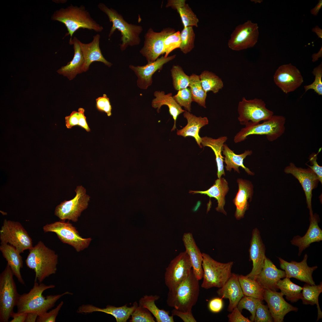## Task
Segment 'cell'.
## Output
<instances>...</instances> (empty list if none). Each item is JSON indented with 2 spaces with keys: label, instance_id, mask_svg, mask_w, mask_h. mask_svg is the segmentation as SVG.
I'll use <instances>...</instances> for the list:
<instances>
[{
  "label": "cell",
  "instance_id": "obj_1",
  "mask_svg": "<svg viewBox=\"0 0 322 322\" xmlns=\"http://www.w3.org/2000/svg\"><path fill=\"white\" fill-rule=\"evenodd\" d=\"M55 287L54 285H46L42 283L34 281L33 287L28 293L19 294L16 306L17 312L18 313L33 312L38 316L41 315L54 306L55 303L64 295H72L69 292L61 294L43 295V292L46 290Z\"/></svg>",
  "mask_w": 322,
  "mask_h": 322
},
{
  "label": "cell",
  "instance_id": "obj_2",
  "mask_svg": "<svg viewBox=\"0 0 322 322\" xmlns=\"http://www.w3.org/2000/svg\"><path fill=\"white\" fill-rule=\"evenodd\" d=\"M51 18L64 24L68 31L65 36L70 35L69 41H72L74 33L80 28L97 32H100L103 30V27L92 17L83 5L78 7L71 4L66 8H61L55 11Z\"/></svg>",
  "mask_w": 322,
  "mask_h": 322
},
{
  "label": "cell",
  "instance_id": "obj_3",
  "mask_svg": "<svg viewBox=\"0 0 322 322\" xmlns=\"http://www.w3.org/2000/svg\"><path fill=\"white\" fill-rule=\"evenodd\" d=\"M58 257L55 252L41 241L29 250L25 262L27 266L35 272L34 281L42 283L46 278L56 273Z\"/></svg>",
  "mask_w": 322,
  "mask_h": 322
},
{
  "label": "cell",
  "instance_id": "obj_4",
  "mask_svg": "<svg viewBox=\"0 0 322 322\" xmlns=\"http://www.w3.org/2000/svg\"><path fill=\"white\" fill-rule=\"evenodd\" d=\"M199 281L192 270L188 277L177 287L168 290L166 300L167 305L182 312L192 311L199 298Z\"/></svg>",
  "mask_w": 322,
  "mask_h": 322
},
{
  "label": "cell",
  "instance_id": "obj_5",
  "mask_svg": "<svg viewBox=\"0 0 322 322\" xmlns=\"http://www.w3.org/2000/svg\"><path fill=\"white\" fill-rule=\"evenodd\" d=\"M98 7L108 16L112 23L109 37H110L115 31L117 30L121 33L120 49L123 51L129 46L139 45L141 41L140 35L143 30L142 27L137 25L129 24L122 16L114 9L109 8L104 4L100 3Z\"/></svg>",
  "mask_w": 322,
  "mask_h": 322
},
{
  "label": "cell",
  "instance_id": "obj_6",
  "mask_svg": "<svg viewBox=\"0 0 322 322\" xmlns=\"http://www.w3.org/2000/svg\"><path fill=\"white\" fill-rule=\"evenodd\" d=\"M202 256L203 280L201 287L205 289L222 287L232 275L231 270L233 262H220L205 253H202Z\"/></svg>",
  "mask_w": 322,
  "mask_h": 322
},
{
  "label": "cell",
  "instance_id": "obj_7",
  "mask_svg": "<svg viewBox=\"0 0 322 322\" xmlns=\"http://www.w3.org/2000/svg\"><path fill=\"white\" fill-rule=\"evenodd\" d=\"M285 117L282 116L273 115L261 123L242 128L235 136L236 143L242 142L252 135H265L268 140L273 141L280 137L285 131Z\"/></svg>",
  "mask_w": 322,
  "mask_h": 322
},
{
  "label": "cell",
  "instance_id": "obj_8",
  "mask_svg": "<svg viewBox=\"0 0 322 322\" xmlns=\"http://www.w3.org/2000/svg\"><path fill=\"white\" fill-rule=\"evenodd\" d=\"M14 274L7 264L0 274V322H7L14 312L19 295Z\"/></svg>",
  "mask_w": 322,
  "mask_h": 322
},
{
  "label": "cell",
  "instance_id": "obj_9",
  "mask_svg": "<svg viewBox=\"0 0 322 322\" xmlns=\"http://www.w3.org/2000/svg\"><path fill=\"white\" fill-rule=\"evenodd\" d=\"M238 120L241 124L248 126L259 123L273 115V111L267 109L261 99L255 98L247 100L244 97L239 102Z\"/></svg>",
  "mask_w": 322,
  "mask_h": 322
},
{
  "label": "cell",
  "instance_id": "obj_10",
  "mask_svg": "<svg viewBox=\"0 0 322 322\" xmlns=\"http://www.w3.org/2000/svg\"><path fill=\"white\" fill-rule=\"evenodd\" d=\"M1 244H8L20 253L33 247L32 239L20 222L4 220L0 230Z\"/></svg>",
  "mask_w": 322,
  "mask_h": 322
},
{
  "label": "cell",
  "instance_id": "obj_11",
  "mask_svg": "<svg viewBox=\"0 0 322 322\" xmlns=\"http://www.w3.org/2000/svg\"><path fill=\"white\" fill-rule=\"evenodd\" d=\"M43 229L45 233H55L62 242L72 246L78 252L87 248L92 240L91 238H83L76 227L69 221L65 222V220L47 224Z\"/></svg>",
  "mask_w": 322,
  "mask_h": 322
},
{
  "label": "cell",
  "instance_id": "obj_12",
  "mask_svg": "<svg viewBox=\"0 0 322 322\" xmlns=\"http://www.w3.org/2000/svg\"><path fill=\"white\" fill-rule=\"evenodd\" d=\"M76 195L72 199L65 200L56 206L55 214L61 220H71L76 222L81 212L88 207L90 196L82 186L77 187Z\"/></svg>",
  "mask_w": 322,
  "mask_h": 322
},
{
  "label": "cell",
  "instance_id": "obj_13",
  "mask_svg": "<svg viewBox=\"0 0 322 322\" xmlns=\"http://www.w3.org/2000/svg\"><path fill=\"white\" fill-rule=\"evenodd\" d=\"M192 270L191 262L186 252L180 253L166 269L165 282L168 290L177 287L188 277Z\"/></svg>",
  "mask_w": 322,
  "mask_h": 322
},
{
  "label": "cell",
  "instance_id": "obj_14",
  "mask_svg": "<svg viewBox=\"0 0 322 322\" xmlns=\"http://www.w3.org/2000/svg\"><path fill=\"white\" fill-rule=\"evenodd\" d=\"M257 24L248 20L237 26L228 42L232 50L239 51L253 47L257 42L259 32Z\"/></svg>",
  "mask_w": 322,
  "mask_h": 322
},
{
  "label": "cell",
  "instance_id": "obj_15",
  "mask_svg": "<svg viewBox=\"0 0 322 322\" xmlns=\"http://www.w3.org/2000/svg\"><path fill=\"white\" fill-rule=\"evenodd\" d=\"M175 32L172 28L168 27L161 32H154L150 28L145 33L144 45L140 51L145 57L148 63L155 61L161 55L164 53V41L168 35Z\"/></svg>",
  "mask_w": 322,
  "mask_h": 322
},
{
  "label": "cell",
  "instance_id": "obj_16",
  "mask_svg": "<svg viewBox=\"0 0 322 322\" xmlns=\"http://www.w3.org/2000/svg\"><path fill=\"white\" fill-rule=\"evenodd\" d=\"M284 172L292 174L301 184L305 195L309 217H312L313 215L312 205V191L316 188L319 181L316 174L309 168L298 167L292 162H290L285 168Z\"/></svg>",
  "mask_w": 322,
  "mask_h": 322
},
{
  "label": "cell",
  "instance_id": "obj_17",
  "mask_svg": "<svg viewBox=\"0 0 322 322\" xmlns=\"http://www.w3.org/2000/svg\"><path fill=\"white\" fill-rule=\"evenodd\" d=\"M273 80L276 85L286 94L295 91L304 81L300 71L291 63L279 66L274 75Z\"/></svg>",
  "mask_w": 322,
  "mask_h": 322
},
{
  "label": "cell",
  "instance_id": "obj_18",
  "mask_svg": "<svg viewBox=\"0 0 322 322\" xmlns=\"http://www.w3.org/2000/svg\"><path fill=\"white\" fill-rule=\"evenodd\" d=\"M308 257L307 254H305L303 260L300 262L294 261L289 262L281 257L278 258L280 267L285 272L286 277L294 278L311 285H315L312 274L318 267L317 266H309L307 264Z\"/></svg>",
  "mask_w": 322,
  "mask_h": 322
},
{
  "label": "cell",
  "instance_id": "obj_19",
  "mask_svg": "<svg viewBox=\"0 0 322 322\" xmlns=\"http://www.w3.org/2000/svg\"><path fill=\"white\" fill-rule=\"evenodd\" d=\"M265 250V246L262 239L260 232L256 227L252 232L249 249L250 259L252 261L253 268L251 272L246 275V277L255 279L261 271L266 257Z\"/></svg>",
  "mask_w": 322,
  "mask_h": 322
},
{
  "label": "cell",
  "instance_id": "obj_20",
  "mask_svg": "<svg viewBox=\"0 0 322 322\" xmlns=\"http://www.w3.org/2000/svg\"><path fill=\"white\" fill-rule=\"evenodd\" d=\"M280 292L264 290V297L275 322H283L285 315L291 311L297 312L298 308L287 302Z\"/></svg>",
  "mask_w": 322,
  "mask_h": 322
},
{
  "label": "cell",
  "instance_id": "obj_21",
  "mask_svg": "<svg viewBox=\"0 0 322 322\" xmlns=\"http://www.w3.org/2000/svg\"><path fill=\"white\" fill-rule=\"evenodd\" d=\"M176 56L175 55L167 57L162 56L155 61L148 63L143 66L129 65V68L138 77L137 82L138 86L142 89H146L152 83L153 74L158 70L162 69L164 64L174 59Z\"/></svg>",
  "mask_w": 322,
  "mask_h": 322
},
{
  "label": "cell",
  "instance_id": "obj_22",
  "mask_svg": "<svg viewBox=\"0 0 322 322\" xmlns=\"http://www.w3.org/2000/svg\"><path fill=\"white\" fill-rule=\"evenodd\" d=\"M310 224L305 234L303 236L297 235L290 241L291 244L298 247V255L300 256L303 251L309 247L312 243L322 240V230L318 225L320 219L316 213L309 218Z\"/></svg>",
  "mask_w": 322,
  "mask_h": 322
},
{
  "label": "cell",
  "instance_id": "obj_23",
  "mask_svg": "<svg viewBox=\"0 0 322 322\" xmlns=\"http://www.w3.org/2000/svg\"><path fill=\"white\" fill-rule=\"evenodd\" d=\"M286 277L284 271L278 269L272 261L266 257L262 270L255 280L264 290L277 291L278 281Z\"/></svg>",
  "mask_w": 322,
  "mask_h": 322
},
{
  "label": "cell",
  "instance_id": "obj_24",
  "mask_svg": "<svg viewBox=\"0 0 322 322\" xmlns=\"http://www.w3.org/2000/svg\"><path fill=\"white\" fill-rule=\"evenodd\" d=\"M127 305L126 304L118 307L108 305L106 308H101L91 304H83L78 307L77 312L85 314L95 312H103L114 317L117 322H126L138 304L135 301L131 307H128Z\"/></svg>",
  "mask_w": 322,
  "mask_h": 322
},
{
  "label": "cell",
  "instance_id": "obj_25",
  "mask_svg": "<svg viewBox=\"0 0 322 322\" xmlns=\"http://www.w3.org/2000/svg\"><path fill=\"white\" fill-rule=\"evenodd\" d=\"M182 240L185 251L190 258L193 273L196 278L200 280L202 278L203 275L202 253L197 245L192 233H185Z\"/></svg>",
  "mask_w": 322,
  "mask_h": 322
},
{
  "label": "cell",
  "instance_id": "obj_26",
  "mask_svg": "<svg viewBox=\"0 0 322 322\" xmlns=\"http://www.w3.org/2000/svg\"><path fill=\"white\" fill-rule=\"evenodd\" d=\"M218 296L229 300L227 310L231 312L237 306L240 299L244 296L239 280L238 275L233 273L224 285L217 291Z\"/></svg>",
  "mask_w": 322,
  "mask_h": 322
},
{
  "label": "cell",
  "instance_id": "obj_27",
  "mask_svg": "<svg viewBox=\"0 0 322 322\" xmlns=\"http://www.w3.org/2000/svg\"><path fill=\"white\" fill-rule=\"evenodd\" d=\"M80 41L74 37L69 44L73 45L74 54L72 59L66 65L62 66L57 71L60 74L67 77L70 80L74 78L77 75L83 72L84 64V56L80 45Z\"/></svg>",
  "mask_w": 322,
  "mask_h": 322
},
{
  "label": "cell",
  "instance_id": "obj_28",
  "mask_svg": "<svg viewBox=\"0 0 322 322\" xmlns=\"http://www.w3.org/2000/svg\"><path fill=\"white\" fill-rule=\"evenodd\" d=\"M239 190L233 200L236 207L235 216L236 219L239 220L243 218L246 211L249 207L248 200L251 201L253 194V186L251 182L248 180L242 179L237 180Z\"/></svg>",
  "mask_w": 322,
  "mask_h": 322
},
{
  "label": "cell",
  "instance_id": "obj_29",
  "mask_svg": "<svg viewBox=\"0 0 322 322\" xmlns=\"http://www.w3.org/2000/svg\"><path fill=\"white\" fill-rule=\"evenodd\" d=\"M100 38V35L97 34L93 36L92 41L89 43H84L80 41L84 59L83 72L87 71L90 64L95 61L102 62L109 67L112 66V63L106 60L102 55L99 46Z\"/></svg>",
  "mask_w": 322,
  "mask_h": 322
},
{
  "label": "cell",
  "instance_id": "obj_30",
  "mask_svg": "<svg viewBox=\"0 0 322 322\" xmlns=\"http://www.w3.org/2000/svg\"><path fill=\"white\" fill-rule=\"evenodd\" d=\"M183 116L187 120V124L182 129L177 130V135L185 138L193 137L199 147L202 148V137L199 135V131L202 127L208 124V118L206 117H197L186 111L184 112Z\"/></svg>",
  "mask_w": 322,
  "mask_h": 322
},
{
  "label": "cell",
  "instance_id": "obj_31",
  "mask_svg": "<svg viewBox=\"0 0 322 322\" xmlns=\"http://www.w3.org/2000/svg\"><path fill=\"white\" fill-rule=\"evenodd\" d=\"M154 95L155 98L152 102V107L157 109V112L159 113L162 106L165 105L168 106L169 113L174 121L171 131H174L177 128L176 121L178 116L186 111L183 110L177 103L171 93L165 94L163 91H156L154 93Z\"/></svg>",
  "mask_w": 322,
  "mask_h": 322
},
{
  "label": "cell",
  "instance_id": "obj_32",
  "mask_svg": "<svg viewBox=\"0 0 322 322\" xmlns=\"http://www.w3.org/2000/svg\"><path fill=\"white\" fill-rule=\"evenodd\" d=\"M229 189L227 181L224 178L221 177L217 179L213 185L207 190L190 191L189 193L205 194L210 198H215L218 203L216 210L226 215L227 213L224 209V206L225 203V196Z\"/></svg>",
  "mask_w": 322,
  "mask_h": 322
},
{
  "label": "cell",
  "instance_id": "obj_33",
  "mask_svg": "<svg viewBox=\"0 0 322 322\" xmlns=\"http://www.w3.org/2000/svg\"><path fill=\"white\" fill-rule=\"evenodd\" d=\"M0 250L14 275L20 283L25 285L20 271L23 267V260L20 253L15 247L8 244H1Z\"/></svg>",
  "mask_w": 322,
  "mask_h": 322
},
{
  "label": "cell",
  "instance_id": "obj_34",
  "mask_svg": "<svg viewBox=\"0 0 322 322\" xmlns=\"http://www.w3.org/2000/svg\"><path fill=\"white\" fill-rule=\"evenodd\" d=\"M251 150H245L242 154H237L234 153L226 144L225 143L223 147L222 154L225 156L224 162L226 164L225 168L227 171H230L232 169L238 173H240L239 167L243 168L245 171L249 174L254 175L250 169L246 167L243 164V160L246 157L252 154Z\"/></svg>",
  "mask_w": 322,
  "mask_h": 322
},
{
  "label": "cell",
  "instance_id": "obj_35",
  "mask_svg": "<svg viewBox=\"0 0 322 322\" xmlns=\"http://www.w3.org/2000/svg\"><path fill=\"white\" fill-rule=\"evenodd\" d=\"M227 139V138L226 136H221L217 139L206 136L202 137L201 144L202 147L208 146L210 148L215 154L218 178L221 177L222 175H225L223 165L224 157L222 156V152L224 144Z\"/></svg>",
  "mask_w": 322,
  "mask_h": 322
},
{
  "label": "cell",
  "instance_id": "obj_36",
  "mask_svg": "<svg viewBox=\"0 0 322 322\" xmlns=\"http://www.w3.org/2000/svg\"><path fill=\"white\" fill-rule=\"evenodd\" d=\"M185 0H168L166 7H171L179 14L184 26L198 27L199 19Z\"/></svg>",
  "mask_w": 322,
  "mask_h": 322
},
{
  "label": "cell",
  "instance_id": "obj_37",
  "mask_svg": "<svg viewBox=\"0 0 322 322\" xmlns=\"http://www.w3.org/2000/svg\"><path fill=\"white\" fill-rule=\"evenodd\" d=\"M157 295L143 296L139 300V305L146 308L155 317L157 322H174L173 315H170L169 312L160 309L157 306L155 301L160 298Z\"/></svg>",
  "mask_w": 322,
  "mask_h": 322
},
{
  "label": "cell",
  "instance_id": "obj_38",
  "mask_svg": "<svg viewBox=\"0 0 322 322\" xmlns=\"http://www.w3.org/2000/svg\"><path fill=\"white\" fill-rule=\"evenodd\" d=\"M301 299L304 304L316 305L318 309L317 321L322 318V312L320 307L318 297L322 292V282L317 285H311L306 284L302 287Z\"/></svg>",
  "mask_w": 322,
  "mask_h": 322
},
{
  "label": "cell",
  "instance_id": "obj_39",
  "mask_svg": "<svg viewBox=\"0 0 322 322\" xmlns=\"http://www.w3.org/2000/svg\"><path fill=\"white\" fill-rule=\"evenodd\" d=\"M239 280L244 296L264 300V289L255 280L243 275H238Z\"/></svg>",
  "mask_w": 322,
  "mask_h": 322
},
{
  "label": "cell",
  "instance_id": "obj_40",
  "mask_svg": "<svg viewBox=\"0 0 322 322\" xmlns=\"http://www.w3.org/2000/svg\"><path fill=\"white\" fill-rule=\"evenodd\" d=\"M277 286L287 299L291 302H296L301 299L303 287L293 283L290 278L285 277L283 280H279Z\"/></svg>",
  "mask_w": 322,
  "mask_h": 322
},
{
  "label": "cell",
  "instance_id": "obj_41",
  "mask_svg": "<svg viewBox=\"0 0 322 322\" xmlns=\"http://www.w3.org/2000/svg\"><path fill=\"white\" fill-rule=\"evenodd\" d=\"M199 76L202 86L206 93L211 91L216 94L223 87L221 78L212 72L205 70Z\"/></svg>",
  "mask_w": 322,
  "mask_h": 322
},
{
  "label": "cell",
  "instance_id": "obj_42",
  "mask_svg": "<svg viewBox=\"0 0 322 322\" xmlns=\"http://www.w3.org/2000/svg\"><path fill=\"white\" fill-rule=\"evenodd\" d=\"M190 78L189 86L191 92L193 101L195 102L200 106L206 108L207 93L202 88L199 76L193 74L190 76Z\"/></svg>",
  "mask_w": 322,
  "mask_h": 322
},
{
  "label": "cell",
  "instance_id": "obj_43",
  "mask_svg": "<svg viewBox=\"0 0 322 322\" xmlns=\"http://www.w3.org/2000/svg\"><path fill=\"white\" fill-rule=\"evenodd\" d=\"M173 83L174 89L177 91L189 86L190 76L187 75L179 65L173 66L171 70Z\"/></svg>",
  "mask_w": 322,
  "mask_h": 322
},
{
  "label": "cell",
  "instance_id": "obj_44",
  "mask_svg": "<svg viewBox=\"0 0 322 322\" xmlns=\"http://www.w3.org/2000/svg\"><path fill=\"white\" fill-rule=\"evenodd\" d=\"M195 37L193 27H184L181 32V43L179 48L183 53L187 54L193 48Z\"/></svg>",
  "mask_w": 322,
  "mask_h": 322
},
{
  "label": "cell",
  "instance_id": "obj_45",
  "mask_svg": "<svg viewBox=\"0 0 322 322\" xmlns=\"http://www.w3.org/2000/svg\"><path fill=\"white\" fill-rule=\"evenodd\" d=\"M262 301L253 297L244 296L240 300L237 305V307L241 312L243 309H246L250 313V320L254 321L256 312L258 305Z\"/></svg>",
  "mask_w": 322,
  "mask_h": 322
},
{
  "label": "cell",
  "instance_id": "obj_46",
  "mask_svg": "<svg viewBox=\"0 0 322 322\" xmlns=\"http://www.w3.org/2000/svg\"><path fill=\"white\" fill-rule=\"evenodd\" d=\"M173 97L180 107H183L187 111L191 112V103L193 100L190 88H186L178 91L177 94Z\"/></svg>",
  "mask_w": 322,
  "mask_h": 322
},
{
  "label": "cell",
  "instance_id": "obj_47",
  "mask_svg": "<svg viewBox=\"0 0 322 322\" xmlns=\"http://www.w3.org/2000/svg\"><path fill=\"white\" fill-rule=\"evenodd\" d=\"M130 322H155L154 317L146 308L138 305L131 314Z\"/></svg>",
  "mask_w": 322,
  "mask_h": 322
},
{
  "label": "cell",
  "instance_id": "obj_48",
  "mask_svg": "<svg viewBox=\"0 0 322 322\" xmlns=\"http://www.w3.org/2000/svg\"><path fill=\"white\" fill-rule=\"evenodd\" d=\"M181 32L179 31L168 36L164 41V49L165 57L174 50L180 48L181 41Z\"/></svg>",
  "mask_w": 322,
  "mask_h": 322
},
{
  "label": "cell",
  "instance_id": "obj_49",
  "mask_svg": "<svg viewBox=\"0 0 322 322\" xmlns=\"http://www.w3.org/2000/svg\"><path fill=\"white\" fill-rule=\"evenodd\" d=\"M315 76L314 81L311 84L304 86L306 92L308 90L311 89L314 90L318 95H322V63L321 62L319 65L315 67L312 72Z\"/></svg>",
  "mask_w": 322,
  "mask_h": 322
},
{
  "label": "cell",
  "instance_id": "obj_50",
  "mask_svg": "<svg viewBox=\"0 0 322 322\" xmlns=\"http://www.w3.org/2000/svg\"><path fill=\"white\" fill-rule=\"evenodd\" d=\"M255 322H272L273 318L267 306L260 303L258 306L254 320Z\"/></svg>",
  "mask_w": 322,
  "mask_h": 322
},
{
  "label": "cell",
  "instance_id": "obj_51",
  "mask_svg": "<svg viewBox=\"0 0 322 322\" xmlns=\"http://www.w3.org/2000/svg\"><path fill=\"white\" fill-rule=\"evenodd\" d=\"M62 301L54 309L49 312L39 315L37 319V322H55L59 311L64 304Z\"/></svg>",
  "mask_w": 322,
  "mask_h": 322
},
{
  "label": "cell",
  "instance_id": "obj_52",
  "mask_svg": "<svg viewBox=\"0 0 322 322\" xmlns=\"http://www.w3.org/2000/svg\"><path fill=\"white\" fill-rule=\"evenodd\" d=\"M97 109L101 112H105L108 116L112 115V106L109 99L106 95L104 94L102 97H99L96 99Z\"/></svg>",
  "mask_w": 322,
  "mask_h": 322
},
{
  "label": "cell",
  "instance_id": "obj_53",
  "mask_svg": "<svg viewBox=\"0 0 322 322\" xmlns=\"http://www.w3.org/2000/svg\"><path fill=\"white\" fill-rule=\"evenodd\" d=\"M321 148L318 150L317 153H312L309 157V161L312 165H311L306 164L309 168L311 169L316 174L318 180L321 183H322V167L320 166L317 162V155L321 151Z\"/></svg>",
  "mask_w": 322,
  "mask_h": 322
},
{
  "label": "cell",
  "instance_id": "obj_54",
  "mask_svg": "<svg viewBox=\"0 0 322 322\" xmlns=\"http://www.w3.org/2000/svg\"><path fill=\"white\" fill-rule=\"evenodd\" d=\"M231 313L227 316L230 322H252L247 318L244 317L241 313L237 307L232 310Z\"/></svg>",
  "mask_w": 322,
  "mask_h": 322
},
{
  "label": "cell",
  "instance_id": "obj_55",
  "mask_svg": "<svg viewBox=\"0 0 322 322\" xmlns=\"http://www.w3.org/2000/svg\"><path fill=\"white\" fill-rule=\"evenodd\" d=\"M171 313L172 315L179 317L184 322H197L192 313V311L184 312L174 309L171 311Z\"/></svg>",
  "mask_w": 322,
  "mask_h": 322
},
{
  "label": "cell",
  "instance_id": "obj_56",
  "mask_svg": "<svg viewBox=\"0 0 322 322\" xmlns=\"http://www.w3.org/2000/svg\"><path fill=\"white\" fill-rule=\"evenodd\" d=\"M222 298H216L211 300L209 302L208 307L210 310L213 313H217L222 309L223 307Z\"/></svg>",
  "mask_w": 322,
  "mask_h": 322
},
{
  "label": "cell",
  "instance_id": "obj_57",
  "mask_svg": "<svg viewBox=\"0 0 322 322\" xmlns=\"http://www.w3.org/2000/svg\"><path fill=\"white\" fill-rule=\"evenodd\" d=\"M79 113L78 112L73 111L68 116L65 117L66 126L69 129L78 125L79 123Z\"/></svg>",
  "mask_w": 322,
  "mask_h": 322
},
{
  "label": "cell",
  "instance_id": "obj_58",
  "mask_svg": "<svg viewBox=\"0 0 322 322\" xmlns=\"http://www.w3.org/2000/svg\"><path fill=\"white\" fill-rule=\"evenodd\" d=\"M79 113V120L78 126L85 129L87 132H89L90 129L86 121V118L84 115L85 110L84 109L80 108L78 109Z\"/></svg>",
  "mask_w": 322,
  "mask_h": 322
},
{
  "label": "cell",
  "instance_id": "obj_59",
  "mask_svg": "<svg viewBox=\"0 0 322 322\" xmlns=\"http://www.w3.org/2000/svg\"><path fill=\"white\" fill-rule=\"evenodd\" d=\"M27 313H18L13 312L11 317L13 319L10 322H24L26 320Z\"/></svg>",
  "mask_w": 322,
  "mask_h": 322
},
{
  "label": "cell",
  "instance_id": "obj_60",
  "mask_svg": "<svg viewBox=\"0 0 322 322\" xmlns=\"http://www.w3.org/2000/svg\"><path fill=\"white\" fill-rule=\"evenodd\" d=\"M38 315L37 313L33 312L27 313L25 322H35L36 321Z\"/></svg>",
  "mask_w": 322,
  "mask_h": 322
},
{
  "label": "cell",
  "instance_id": "obj_61",
  "mask_svg": "<svg viewBox=\"0 0 322 322\" xmlns=\"http://www.w3.org/2000/svg\"><path fill=\"white\" fill-rule=\"evenodd\" d=\"M322 7V0H319L318 3L310 11L311 13L315 16H317L320 9Z\"/></svg>",
  "mask_w": 322,
  "mask_h": 322
},
{
  "label": "cell",
  "instance_id": "obj_62",
  "mask_svg": "<svg viewBox=\"0 0 322 322\" xmlns=\"http://www.w3.org/2000/svg\"><path fill=\"white\" fill-rule=\"evenodd\" d=\"M312 61L313 62L318 60L319 58H322V46L318 52L317 53H314L312 55Z\"/></svg>",
  "mask_w": 322,
  "mask_h": 322
},
{
  "label": "cell",
  "instance_id": "obj_63",
  "mask_svg": "<svg viewBox=\"0 0 322 322\" xmlns=\"http://www.w3.org/2000/svg\"><path fill=\"white\" fill-rule=\"evenodd\" d=\"M312 30L316 33L318 38H322V30L318 26L316 25L315 27L313 28Z\"/></svg>",
  "mask_w": 322,
  "mask_h": 322
}]
</instances>
